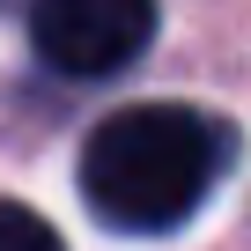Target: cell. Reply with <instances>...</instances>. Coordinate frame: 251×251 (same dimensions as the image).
Listing matches in <instances>:
<instances>
[{
	"mask_svg": "<svg viewBox=\"0 0 251 251\" xmlns=\"http://www.w3.org/2000/svg\"><path fill=\"white\" fill-rule=\"evenodd\" d=\"M155 37V0H37L30 8V45L52 74L96 81L133 67Z\"/></svg>",
	"mask_w": 251,
	"mask_h": 251,
	"instance_id": "2",
	"label": "cell"
},
{
	"mask_svg": "<svg viewBox=\"0 0 251 251\" xmlns=\"http://www.w3.org/2000/svg\"><path fill=\"white\" fill-rule=\"evenodd\" d=\"M0 251H67V244H59V229H52L37 207L0 200Z\"/></svg>",
	"mask_w": 251,
	"mask_h": 251,
	"instance_id": "3",
	"label": "cell"
},
{
	"mask_svg": "<svg viewBox=\"0 0 251 251\" xmlns=\"http://www.w3.org/2000/svg\"><path fill=\"white\" fill-rule=\"evenodd\" d=\"M229 155H236V133L222 118H207L192 103H133L89 133L81 200L96 207V222H111L126 236H163L214 192Z\"/></svg>",
	"mask_w": 251,
	"mask_h": 251,
	"instance_id": "1",
	"label": "cell"
}]
</instances>
